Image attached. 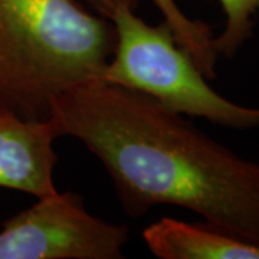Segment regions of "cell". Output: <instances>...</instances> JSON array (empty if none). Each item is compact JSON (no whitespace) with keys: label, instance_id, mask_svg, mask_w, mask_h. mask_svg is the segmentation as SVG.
<instances>
[{"label":"cell","instance_id":"cell-1","mask_svg":"<svg viewBox=\"0 0 259 259\" xmlns=\"http://www.w3.org/2000/svg\"><path fill=\"white\" fill-rule=\"evenodd\" d=\"M59 137L79 140L111 176L125 213L158 204L259 246V163L246 160L147 94L95 79L54 102Z\"/></svg>","mask_w":259,"mask_h":259},{"label":"cell","instance_id":"cell-2","mask_svg":"<svg viewBox=\"0 0 259 259\" xmlns=\"http://www.w3.org/2000/svg\"><path fill=\"white\" fill-rule=\"evenodd\" d=\"M115 39L79 0H0V112L48 121L58 97L101 79Z\"/></svg>","mask_w":259,"mask_h":259},{"label":"cell","instance_id":"cell-3","mask_svg":"<svg viewBox=\"0 0 259 259\" xmlns=\"http://www.w3.org/2000/svg\"><path fill=\"white\" fill-rule=\"evenodd\" d=\"M111 20L117 39L102 81L147 94L182 115L229 128H259V108L235 104L210 88L166 22L151 26L127 8Z\"/></svg>","mask_w":259,"mask_h":259},{"label":"cell","instance_id":"cell-4","mask_svg":"<svg viewBox=\"0 0 259 259\" xmlns=\"http://www.w3.org/2000/svg\"><path fill=\"white\" fill-rule=\"evenodd\" d=\"M127 225L87 210L82 196L54 193L8 219L0 231V259H120Z\"/></svg>","mask_w":259,"mask_h":259},{"label":"cell","instance_id":"cell-5","mask_svg":"<svg viewBox=\"0 0 259 259\" xmlns=\"http://www.w3.org/2000/svg\"><path fill=\"white\" fill-rule=\"evenodd\" d=\"M52 121H26L0 112V187L39 197L56 193L58 163Z\"/></svg>","mask_w":259,"mask_h":259},{"label":"cell","instance_id":"cell-6","mask_svg":"<svg viewBox=\"0 0 259 259\" xmlns=\"http://www.w3.org/2000/svg\"><path fill=\"white\" fill-rule=\"evenodd\" d=\"M143 239L160 259H259V246L206 222L161 218L144 229Z\"/></svg>","mask_w":259,"mask_h":259},{"label":"cell","instance_id":"cell-7","mask_svg":"<svg viewBox=\"0 0 259 259\" xmlns=\"http://www.w3.org/2000/svg\"><path fill=\"white\" fill-rule=\"evenodd\" d=\"M161 12L164 22L170 26L176 42L192 56L199 71L207 78H216L218 52L213 48V33L202 20L186 16L177 6L176 0H153Z\"/></svg>","mask_w":259,"mask_h":259},{"label":"cell","instance_id":"cell-8","mask_svg":"<svg viewBox=\"0 0 259 259\" xmlns=\"http://www.w3.org/2000/svg\"><path fill=\"white\" fill-rule=\"evenodd\" d=\"M226 15L225 29L213 37V48L218 55L232 58L252 36L255 16L259 12V0H219Z\"/></svg>","mask_w":259,"mask_h":259},{"label":"cell","instance_id":"cell-9","mask_svg":"<svg viewBox=\"0 0 259 259\" xmlns=\"http://www.w3.org/2000/svg\"><path fill=\"white\" fill-rule=\"evenodd\" d=\"M83 2L88 3L98 15L108 19H111L114 13L122 8L136 10L139 6V0H83Z\"/></svg>","mask_w":259,"mask_h":259}]
</instances>
